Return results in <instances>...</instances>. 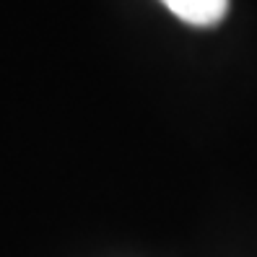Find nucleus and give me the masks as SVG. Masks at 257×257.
<instances>
[{"instance_id":"obj_1","label":"nucleus","mask_w":257,"mask_h":257,"mask_svg":"<svg viewBox=\"0 0 257 257\" xmlns=\"http://www.w3.org/2000/svg\"><path fill=\"white\" fill-rule=\"evenodd\" d=\"M177 19L192 26H216L226 11H229V0H161Z\"/></svg>"}]
</instances>
